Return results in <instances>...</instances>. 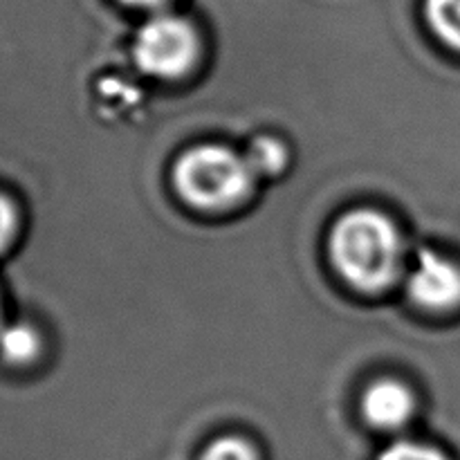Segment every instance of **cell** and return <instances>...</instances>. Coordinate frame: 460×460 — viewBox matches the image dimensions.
I'll list each match as a JSON object with an SVG mask.
<instances>
[{"label":"cell","instance_id":"1","mask_svg":"<svg viewBox=\"0 0 460 460\" xmlns=\"http://www.w3.org/2000/svg\"><path fill=\"white\" fill-rule=\"evenodd\" d=\"M331 259L359 290H382L398 279L402 241L386 216L358 209L341 216L331 234Z\"/></svg>","mask_w":460,"mask_h":460},{"label":"cell","instance_id":"2","mask_svg":"<svg viewBox=\"0 0 460 460\" xmlns=\"http://www.w3.org/2000/svg\"><path fill=\"white\" fill-rule=\"evenodd\" d=\"M173 180L184 200L200 209H225L241 200L252 187L250 164L243 155L220 144H202L178 160Z\"/></svg>","mask_w":460,"mask_h":460},{"label":"cell","instance_id":"3","mask_svg":"<svg viewBox=\"0 0 460 460\" xmlns=\"http://www.w3.org/2000/svg\"><path fill=\"white\" fill-rule=\"evenodd\" d=\"M198 34L191 22L175 13H160L137 30L133 54L137 66L157 79L184 75L198 57Z\"/></svg>","mask_w":460,"mask_h":460},{"label":"cell","instance_id":"4","mask_svg":"<svg viewBox=\"0 0 460 460\" xmlns=\"http://www.w3.org/2000/svg\"><path fill=\"white\" fill-rule=\"evenodd\" d=\"M407 290L416 304L429 310H449L460 305V268L431 250L418 254L407 279Z\"/></svg>","mask_w":460,"mask_h":460},{"label":"cell","instance_id":"5","mask_svg":"<svg viewBox=\"0 0 460 460\" xmlns=\"http://www.w3.org/2000/svg\"><path fill=\"white\" fill-rule=\"evenodd\" d=\"M411 391L395 380H380L368 386L362 400L364 420L380 431H398L409 425L413 416Z\"/></svg>","mask_w":460,"mask_h":460},{"label":"cell","instance_id":"6","mask_svg":"<svg viewBox=\"0 0 460 460\" xmlns=\"http://www.w3.org/2000/svg\"><path fill=\"white\" fill-rule=\"evenodd\" d=\"M40 350L39 332L22 322H4L0 328V359L9 367H22Z\"/></svg>","mask_w":460,"mask_h":460},{"label":"cell","instance_id":"7","mask_svg":"<svg viewBox=\"0 0 460 460\" xmlns=\"http://www.w3.org/2000/svg\"><path fill=\"white\" fill-rule=\"evenodd\" d=\"M198 460H265V454L243 436H218L198 454Z\"/></svg>","mask_w":460,"mask_h":460},{"label":"cell","instance_id":"8","mask_svg":"<svg viewBox=\"0 0 460 460\" xmlns=\"http://www.w3.org/2000/svg\"><path fill=\"white\" fill-rule=\"evenodd\" d=\"M427 18L436 34L460 52V0H427Z\"/></svg>","mask_w":460,"mask_h":460},{"label":"cell","instance_id":"9","mask_svg":"<svg viewBox=\"0 0 460 460\" xmlns=\"http://www.w3.org/2000/svg\"><path fill=\"white\" fill-rule=\"evenodd\" d=\"M252 173H277L286 162V151L281 144L272 137H259L250 146L245 155Z\"/></svg>","mask_w":460,"mask_h":460},{"label":"cell","instance_id":"10","mask_svg":"<svg viewBox=\"0 0 460 460\" xmlns=\"http://www.w3.org/2000/svg\"><path fill=\"white\" fill-rule=\"evenodd\" d=\"M373 460H454L445 449L429 443H416V440H398L377 452Z\"/></svg>","mask_w":460,"mask_h":460},{"label":"cell","instance_id":"11","mask_svg":"<svg viewBox=\"0 0 460 460\" xmlns=\"http://www.w3.org/2000/svg\"><path fill=\"white\" fill-rule=\"evenodd\" d=\"M18 232V211L16 205L0 191V254L9 250Z\"/></svg>","mask_w":460,"mask_h":460},{"label":"cell","instance_id":"12","mask_svg":"<svg viewBox=\"0 0 460 460\" xmlns=\"http://www.w3.org/2000/svg\"><path fill=\"white\" fill-rule=\"evenodd\" d=\"M126 4H135V7H160L166 0H124Z\"/></svg>","mask_w":460,"mask_h":460},{"label":"cell","instance_id":"13","mask_svg":"<svg viewBox=\"0 0 460 460\" xmlns=\"http://www.w3.org/2000/svg\"><path fill=\"white\" fill-rule=\"evenodd\" d=\"M4 326V317H3V301H0V328Z\"/></svg>","mask_w":460,"mask_h":460}]
</instances>
